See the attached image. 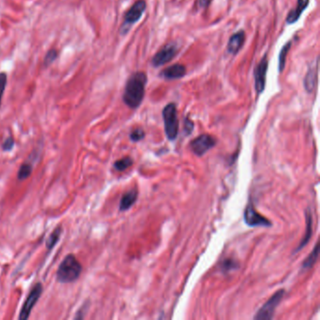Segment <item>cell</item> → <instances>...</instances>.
Wrapping results in <instances>:
<instances>
[{"instance_id":"484cf974","label":"cell","mask_w":320,"mask_h":320,"mask_svg":"<svg viewBox=\"0 0 320 320\" xmlns=\"http://www.w3.org/2000/svg\"><path fill=\"white\" fill-rule=\"evenodd\" d=\"M14 146V140L12 137H8L6 139L5 141L2 144V149L4 151H9L11 150Z\"/></svg>"},{"instance_id":"8fae6325","label":"cell","mask_w":320,"mask_h":320,"mask_svg":"<svg viewBox=\"0 0 320 320\" xmlns=\"http://www.w3.org/2000/svg\"><path fill=\"white\" fill-rule=\"evenodd\" d=\"M244 43H245V31L243 29H241L236 33L233 34L228 39L227 46V53L233 55H237L243 48Z\"/></svg>"},{"instance_id":"d4e9b609","label":"cell","mask_w":320,"mask_h":320,"mask_svg":"<svg viewBox=\"0 0 320 320\" xmlns=\"http://www.w3.org/2000/svg\"><path fill=\"white\" fill-rule=\"evenodd\" d=\"M145 137V132L142 128H136L130 133V139L133 142H138Z\"/></svg>"},{"instance_id":"83f0119b","label":"cell","mask_w":320,"mask_h":320,"mask_svg":"<svg viewBox=\"0 0 320 320\" xmlns=\"http://www.w3.org/2000/svg\"><path fill=\"white\" fill-rule=\"evenodd\" d=\"M211 3V0H198V6L201 9L209 8Z\"/></svg>"},{"instance_id":"4fadbf2b","label":"cell","mask_w":320,"mask_h":320,"mask_svg":"<svg viewBox=\"0 0 320 320\" xmlns=\"http://www.w3.org/2000/svg\"><path fill=\"white\" fill-rule=\"evenodd\" d=\"M317 72H318V57L315 61V66L310 67L304 77V89L308 93H312L316 89Z\"/></svg>"},{"instance_id":"7c38bea8","label":"cell","mask_w":320,"mask_h":320,"mask_svg":"<svg viewBox=\"0 0 320 320\" xmlns=\"http://www.w3.org/2000/svg\"><path fill=\"white\" fill-rule=\"evenodd\" d=\"M187 72L186 67L183 64H174L171 66L167 67L165 70H163L159 73L160 77L164 78L166 80H176L184 77Z\"/></svg>"},{"instance_id":"52a82bcc","label":"cell","mask_w":320,"mask_h":320,"mask_svg":"<svg viewBox=\"0 0 320 320\" xmlns=\"http://www.w3.org/2000/svg\"><path fill=\"white\" fill-rule=\"evenodd\" d=\"M269 67V61H268V54L266 53L261 58L259 63L254 68V89L256 90V93L262 94L266 88V75L268 72Z\"/></svg>"},{"instance_id":"e0dca14e","label":"cell","mask_w":320,"mask_h":320,"mask_svg":"<svg viewBox=\"0 0 320 320\" xmlns=\"http://www.w3.org/2000/svg\"><path fill=\"white\" fill-rule=\"evenodd\" d=\"M291 45H292V41H289V42H287L286 45L283 46V48H282L281 51H280L279 58H278V61H279L278 69H279V72H280V73H281L282 72H284V70H285L286 61H287V54H288V52H289V50L291 48Z\"/></svg>"},{"instance_id":"277c9868","label":"cell","mask_w":320,"mask_h":320,"mask_svg":"<svg viewBox=\"0 0 320 320\" xmlns=\"http://www.w3.org/2000/svg\"><path fill=\"white\" fill-rule=\"evenodd\" d=\"M147 9V3L145 0H137L125 13L124 20L119 28V33L125 36L130 31L134 24L141 19L144 12Z\"/></svg>"},{"instance_id":"9c48e42d","label":"cell","mask_w":320,"mask_h":320,"mask_svg":"<svg viewBox=\"0 0 320 320\" xmlns=\"http://www.w3.org/2000/svg\"><path fill=\"white\" fill-rule=\"evenodd\" d=\"M216 145V139L210 134H201L190 143V148L197 156H203Z\"/></svg>"},{"instance_id":"6da1fadb","label":"cell","mask_w":320,"mask_h":320,"mask_svg":"<svg viewBox=\"0 0 320 320\" xmlns=\"http://www.w3.org/2000/svg\"><path fill=\"white\" fill-rule=\"evenodd\" d=\"M147 82L148 76L146 72L141 71L133 72L128 78L122 99L129 108L136 109L141 105L145 97Z\"/></svg>"},{"instance_id":"ba28073f","label":"cell","mask_w":320,"mask_h":320,"mask_svg":"<svg viewBox=\"0 0 320 320\" xmlns=\"http://www.w3.org/2000/svg\"><path fill=\"white\" fill-rule=\"evenodd\" d=\"M43 293V286L41 283H37L31 289V291L28 294V298L23 304L22 309L20 312L19 318L20 319H28L30 315L31 311L34 308L35 304L39 301V297Z\"/></svg>"},{"instance_id":"ac0fdd59","label":"cell","mask_w":320,"mask_h":320,"mask_svg":"<svg viewBox=\"0 0 320 320\" xmlns=\"http://www.w3.org/2000/svg\"><path fill=\"white\" fill-rule=\"evenodd\" d=\"M318 248H319V245H318V243H316L315 249L308 255V257L306 259H304V263H303V269L304 270H309L313 266L315 265V262L317 260V257H318Z\"/></svg>"},{"instance_id":"44dd1931","label":"cell","mask_w":320,"mask_h":320,"mask_svg":"<svg viewBox=\"0 0 320 320\" xmlns=\"http://www.w3.org/2000/svg\"><path fill=\"white\" fill-rule=\"evenodd\" d=\"M220 268H221L223 272H230V271L237 270L238 268V264H237V261H235L232 258H226V259L222 261Z\"/></svg>"},{"instance_id":"4316f807","label":"cell","mask_w":320,"mask_h":320,"mask_svg":"<svg viewBox=\"0 0 320 320\" xmlns=\"http://www.w3.org/2000/svg\"><path fill=\"white\" fill-rule=\"evenodd\" d=\"M184 130L187 132L188 134L191 133L193 130V122L190 121L188 117H186L184 121Z\"/></svg>"},{"instance_id":"603a6c76","label":"cell","mask_w":320,"mask_h":320,"mask_svg":"<svg viewBox=\"0 0 320 320\" xmlns=\"http://www.w3.org/2000/svg\"><path fill=\"white\" fill-rule=\"evenodd\" d=\"M31 172H32V166L30 164H28V163L23 164L18 172V178L20 181H24L31 175Z\"/></svg>"},{"instance_id":"cb8c5ba5","label":"cell","mask_w":320,"mask_h":320,"mask_svg":"<svg viewBox=\"0 0 320 320\" xmlns=\"http://www.w3.org/2000/svg\"><path fill=\"white\" fill-rule=\"evenodd\" d=\"M8 83V75L6 72H0V107L2 104V98L5 92L6 87Z\"/></svg>"},{"instance_id":"3957f363","label":"cell","mask_w":320,"mask_h":320,"mask_svg":"<svg viewBox=\"0 0 320 320\" xmlns=\"http://www.w3.org/2000/svg\"><path fill=\"white\" fill-rule=\"evenodd\" d=\"M164 123H165V132L166 137L169 140H175L178 134V118L176 104L170 103L166 105L162 112Z\"/></svg>"},{"instance_id":"30bf717a","label":"cell","mask_w":320,"mask_h":320,"mask_svg":"<svg viewBox=\"0 0 320 320\" xmlns=\"http://www.w3.org/2000/svg\"><path fill=\"white\" fill-rule=\"evenodd\" d=\"M244 221L249 227H271V223L264 216L259 214L253 205H248L244 211Z\"/></svg>"},{"instance_id":"7402d4cb","label":"cell","mask_w":320,"mask_h":320,"mask_svg":"<svg viewBox=\"0 0 320 320\" xmlns=\"http://www.w3.org/2000/svg\"><path fill=\"white\" fill-rule=\"evenodd\" d=\"M58 57V52L57 50L53 48V49H50L46 55H45V58H44V65L45 67H49L50 65H52L56 58Z\"/></svg>"},{"instance_id":"5b68a950","label":"cell","mask_w":320,"mask_h":320,"mask_svg":"<svg viewBox=\"0 0 320 320\" xmlns=\"http://www.w3.org/2000/svg\"><path fill=\"white\" fill-rule=\"evenodd\" d=\"M179 51V46L176 43H170L165 45L158 51L154 56L151 58V65L154 68L165 65L166 63L173 61Z\"/></svg>"},{"instance_id":"8992f818","label":"cell","mask_w":320,"mask_h":320,"mask_svg":"<svg viewBox=\"0 0 320 320\" xmlns=\"http://www.w3.org/2000/svg\"><path fill=\"white\" fill-rule=\"evenodd\" d=\"M284 295H285V290L284 289H280L275 294H273L272 297L258 310L256 315H254V319H271L273 317L276 308L278 307V305L281 303L282 299L284 298Z\"/></svg>"},{"instance_id":"2e32d148","label":"cell","mask_w":320,"mask_h":320,"mask_svg":"<svg viewBox=\"0 0 320 320\" xmlns=\"http://www.w3.org/2000/svg\"><path fill=\"white\" fill-rule=\"evenodd\" d=\"M312 233H313V219H312V214H311L310 210H307V212H306V231H305V235L303 237L302 242L299 243V246L296 249V251L302 250L308 243L310 238L312 237Z\"/></svg>"},{"instance_id":"7a4b0ae2","label":"cell","mask_w":320,"mask_h":320,"mask_svg":"<svg viewBox=\"0 0 320 320\" xmlns=\"http://www.w3.org/2000/svg\"><path fill=\"white\" fill-rule=\"evenodd\" d=\"M82 272V265L73 254H69L61 262L56 272L57 280L61 283L76 281Z\"/></svg>"},{"instance_id":"5bb4252c","label":"cell","mask_w":320,"mask_h":320,"mask_svg":"<svg viewBox=\"0 0 320 320\" xmlns=\"http://www.w3.org/2000/svg\"><path fill=\"white\" fill-rule=\"evenodd\" d=\"M310 0H297V5L292 9L291 11H289L287 14L286 22L288 25H293L296 22H298V19L302 16V14L304 13V11L306 10V8L309 5Z\"/></svg>"},{"instance_id":"ffe728a7","label":"cell","mask_w":320,"mask_h":320,"mask_svg":"<svg viewBox=\"0 0 320 320\" xmlns=\"http://www.w3.org/2000/svg\"><path fill=\"white\" fill-rule=\"evenodd\" d=\"M61 232H62V228H61V227H56L55 230L52 232V234L50 235L48 239H47V242H46V247L48 248V250H51V249L55 247L56 243L59 241Z\"/></svg>"},{"instance_id":"d6986e66","label":"cell","mask_w":320,"mask_h":320,"mask_svg":"<svg viewBox=\"0 0 320 320\" xmlns=\"http://www.w3.org/2000/svg\"><path fill=\"white\" fill-rule=\"evenodd\" d=\"M133 161L131 157H124L121 160H117L114 164V168L116 171H125L130 166H133Z\"/></svg>"},{"instance_id":"9a60e30c","label":"cell","mask_w":320,"mask_h":320,"mask_svg":"<svg viewBox=\"0 0 320 320\" xmlns=\"http://www.w3.org/2000/svg\"><path fill=\"white\" fill-rule=\"evenodd\" d=\"M137 196L138 193L136 190H131L127 193H124L119 203V210L125 211V210H129L135 203Z\"/></svg>"}]
</instances>
